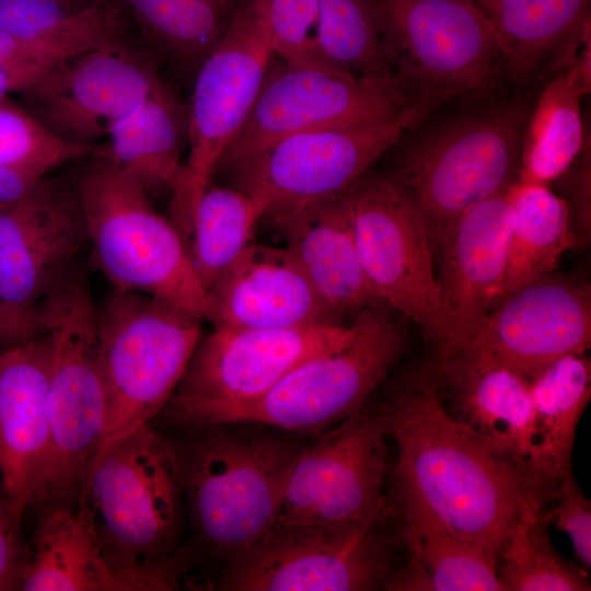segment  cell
I'll list each match as a JSON object with an SVG mask.
<instances>
[{
    "label": "cell",
    "instance_id": "6",
    "mask_svg": "<svg viewBox=\"0 0 591 591\" xmlns=\"http://www.w3.org/2000/svg\"><path fill=\"white\" fill-rule=\"evenodd\" d=\"M93 157L73 183L99 268L113 289L158 298L204 320L206 291L178 229L101 148Z\"/></svg>",
    "mask_w": 591,
    "mask_h": 591
},
{
    "label": "cell",
    "instance_id": "25",
    "mask_svg": "<svg viewBox=\"0 0 591 591\" xmlns=\"http://www.w3.org/2000/svg\"><path fill=\"white\" fill-rule=\"evenodd\" d=\"M466 1L496 35L514 84L563 70L590 32L591 0Z\"/></svg>",
    "mask_w": 591,
    "mask_h": 591
},
{
    "label": "cell",
    "instance_id": "10",
    "mask_svg": "<svg viewBox=\"0 0 591 591\" xmlns=\"http://www.w3.org/2000/svg\"><path fill=\"white\" fill-rule=\"evenodd\" d=\"M354 331L352 320L277 329L213 327L199 339L151 426L188 430L221 424L304 360L346 343Z\"/></svg>",
    "mask_w": 591,
    "mask_h": 591
},
{
    "label": "cell",
    "instance_id": "16",
    "mask_svg": "<svg viewBox=\"0 0 591 591\" xmlns=\"http://www.w3.org/2000/svg\"><path fill=\"white\" fill-rule=\"evenodd\" d=\"M341 194L371 289L385 308L417 324L433 347L440 298L422 221L382 175L367 172Z\"/></svg>",
    "mask_w": 591,
    "mask_h": 591
},
{
    "label": "cell",
    "instance_id": "1",
    "mask_svg": "<svg viewBox=\"0 0 591 591\" xmlns=\"http://www.w3.org/2000/svg\"><path fill=\"white\" fill-rule=\"evenodd\" d=\"M386 401V433L396 445L391 506L430 519L497 560L523 513L551 501L553 489L444 410L430 363Z\"/></svg>",
    "mask_w": 591,
    "mask_h": 591
},
{
    "label": "cell",
    "instance_id": "40",
    "mask_svg": "<svg viewBox=\"0 0 591 591\" xmlns=\"http://www.w3.org/2000/svg\"><path fill=\"white\" fill-rule=\"evenodd\" d=\"M63 61L0 27V76L13 84L15 92L33 89Z\"/></svg>",
    "mask_w": 591,
    "mask_h": 591
},
{
    "label": "cell",
    "instance_id": "17",
    "mask_svg": "<svg viewBox=\"0 0 591 591\" xmlns=\"http://www.w3.org/2000/svg\"><path fill=\"white\" fill-rule=\"evenodd\" d=\"M590 343V287L549 274L503 294L452 357L494 360L531 380Z\"/></svg>",
    "mask_w": 591,
    "mask_h": 591
},
{
    "label": "cell",
    "instance_id": "15",
    "mask_svg": "<svg viewBox=\"0 0 591 591\" xmlns=\"http://www.w3.org/2000/svg\"><path fill=\"white\" fill-rule=\"evenodd\" d=\"M386 421V398L368 402L303 445L273 528L368 520L383 512L389 507Z\"/></svg>",
    "mask_w": 591,
    "mask_h": 591
},
{
    "label": "cell",
    "instance_id": "46",
    "mask_svg": "<svg viewBox=\"0 0 591 591\" xmlns=\"http://www.w3.org/2000/svg\"><path fill=\"white\" fill-rule=\"evenodd\" d=\"M225 12L232 13L237 5V0H215Z\"/></svg>",
    "mask_w": 591,
    "mask_h": 591
},
{
    "label": "cell",
    "instance_id": "41",
    "mask_svg": "<svg viewBox=\"0 0 591 591\" xmlns=\"http://www.w3.org/2000/svg\"><path fill=\"white\" fill-rule=\"evenodd\" d=\"M21 520L0 482V591L20 590L26 553Z\"/></svg>",
    "mask_w": 591,
    "mask_h": 591
},
{
    "label": "cell",
    "instance_id": "8",
    "mask_svg": "<svg viewBox=\"0 0 591 591\" xmlns=\"http://www.w3.org/2000/svg\"><path fill=\"white\" fill-rule=\"evenodd\" d=\"M391 72L418 99L441 106L498 99L502 48L466 0H369Z\"/></svg>",
    "mask_w": 591,
    "mask_h": 591
},
{
    "label": "cell",
    "instance_id": "20",
    "mask_svg": "<svg viewBox=\"0 0 591 591\" xmlns=\"http://www.w3.org/2000/svg\"><path fill=\"white\" fill-rule=\"evenodd\" d=\"M157 77L152 63L115 43L63 61L22 94L56 135L95 146L146 100Z\"/></svg>",
    "mask_w": 591,
    "mask_h": 591
},
{
    "label": "cell",
    "instance_id": "42",
    "mask_svg": "<svg viewBox=\"0 0 591 591\" xmlns=\"http://www.w3.org/2000/svg\"><path fill=\"white\" fill-rule=\"evenodd\" d=\"M556 181L569 197L572 227L576 222L580 231L590 232V146L584 142L582 150L571 165Z\"/></svg>",
    "mask_w": 591,
    "mask_h": 591
},
{
    "label": "cell",
    "instance_id": "21",
    "mask_svg": "<svg viewBox=\"0 0 591 591\" xmlns=\"http://www.w3.org/2000/svg\"><path fill=\"white\" fill-rule=\"evenodd\" d=\"M213 327L277 329L346 323L283 246L253 242L206 292ZM351 322V321H350Z\"/></svg>",
    "mask_w": 591,
    "mask_h": 591
},
{
    "label": "cell",
    "instance_id": "30",
    "mask_svg": "<svg viewBox=\"0 0 591 591\" xmlns=\"http://www.w3.org/2000/svg\"><path fill=\"white\" fill-rule=\"evenodd\" d=\"M510 195L512 218L501 297L552 274L563 253L578 243L569 206L549 186L515 179Z\"/></svg>",
    "mask_w": 591,
    "mask_h": 591
},
{
    "label": "cell",
    "instance_id": "5",
    "mask_svg": "<svg viewBox=\"0 0 591 591\" xmlns=\"http://www.w3.org/2000/svg\"><path fill=\"white\" fill-rule=\"evenodd\" d=\"M50 344L49 443L45 470L30 505L77 508L99 455L107 398L99 360V317L82 262L36 305Z\"/></svg>",
    "mask_w": 591,
    "mask_h": 591
},
{
    "label": "cell",
    "instance_id": "38",
    "mask_svg": "<svg viewBox=\"0 0 591 591\" xmlns=\"http://www.w3.org/2000/svg\"><path fill=\"white\" fill-rule=\"evenodd\" d=\"M274 55L288 66L328 67L320 58L311 28L316 0H246ZM331 68V67H329Z\"/></svg>",
    "mask_w": 591,
    "mask_h": 591
},
{
    "label": "cell",
    "instance_id": "31",
    "mask_svg": "<svg viewBox=\"0 0 591 591\" xmlns=\"http://www.w3.org/2000/svg\"><path fill=\"white\" fill-rule=\"evenodd\" d=\"M584 354L561 357L531 379L536 430V472L554 488L570 470L576 431L591 396Z\"/></svg>",
    "mask_w": 591,
    "mask_h": 591
},
{
    "label": "cell",
    "instance_id": "9",
    "mask_svg": "<svg viewBox=\"0 0 591 591\" xmlns=\"http://www.w3.org/2000/svg\"><path fill=\"white\" fill-rule=\"evenodd\" d=\"M97 317L107 398L100 455L157 418L187 369L202 320L158 298L113 288Z\"/></svg>",
    "mask_w": 591,
    "mask_h": 591
},
{
    "label": "cell",
    "instance_id": "28",
    "mask_svg": "<svg viewBox=\"0 0 591 591\" xmlns=\"http://www.w3.org/2000/svg\"><path fill=\"white\" fill-rule=\"evenodd\" d=\"M590 62L578 59L554 74L534 101L522 138L517 179L549 186L586 142L580 103L590 92Z\"/></svg>",
    "mask_w": 591,
    "mask_h": 591
},
{
    "label": "cell",
    "instance_id": "47",
    "mask_svg": "<svg viewBox=\"0 0 591 591\" xmlns=\"http://www.w3.org/2000/svg\"><path fill=\"white\" fill-rule=\"evenodd\" d=\"M96 1H106V0H96Z\"/></svg>",
    "mask_w": 591,
    "mask_h": 591
},
{
    "label": "cell",
    "instance_id": "19",
    "mask_svg": "<svg viewBox=\"0 0 591 591\" xmlns=\"http://www.w3.org/2000/svg\"><path fill=\"white\" fill-rule=\"evenodd\" d=\"M511 184L468 209L439 245L440 333L432 347L434 364L445 362L462 347L501 297L512 218Z\"/></svg>",
    "mask_w": 591,
    "mask_h": 591
},
{
    "label": "cell",
    "instance_id": "13",
    "mask_svg": "<svg viewBox=\"0 0 591 591\" xmlns=\"http://www.w3.org/2000/svg\"><path fill=\"white\" fill-rule=\"evenodd\" d=\"M274 56L248 3L241 0L199 66L188 105L189 154L171 200L172 222L183 236L220 159L255 105Z\"/></svg>",
    "mask_w": 591,
    "mask_h": 591
},
{
    "label": "cell",
    "instance_id": "4",
    "mask_svg": "<svg viewBox=\"0 0 591 591\" xmlns=\"http://www.w3.org/2000/svg\"><path fill=\"white\" fill-rule=\"evenodd\" d=\"M534 102L514 95L468 104L407 130L384 176L440 245L473 206L517 179L524 128Z\"/></svg>",
    "mask_w": 591,
    "mask_h": 591
},
{
    "label": "cell",
    "instance_id": "24",
    "mask_svg": "<svg viewBox=\"0 0 591 591\" xmlns=\"http://www.w3.org/2000/svg\"><path fill=\"white\" fill-rule=\"evenodd\" d=\"M264 217L320 297L344 321L384 306L361 268L343 194Z\"/></svg>",
    "mask_w": 591,
    "mask_h": 591
},
{
    "label": "cell",
    "instance_id": "27",
    "mask_svg": "<svg viewBox=\"0 0 591 591\" xmlns=\"http://www.w3.org/2000/svg\"><path fill=\"white\" fill-rule=\"evenodd\" d=\"M188 121V105L158 76L146 100L109 128V146L101 151L150 196L172 193L184 171Z\"/></svg>",
    "mask_w": 591,
    "mask_h": 591
},
{
    "label": "cell",
    "instance_id": "34",
    "mask_svg": "<svg viewBox=\"0 0 591 591\" xmlns=\"http://www.w3.org/2000/svg\"><path fill=\"white\" fill-rule=\"evenodd\" d=\"M547 503L530 507L497 556L502 591H586L588 575L560 556L552 544Z\"/></svg>",
    "mask_w": 591,
    "mask_h": 591
},
{
    "label": "cell",
    "instance_id": "35",
    "mask_svg": "<svg viewBox=\"0 0 591 591\" xmlns=\"http://www.w3.org/2000/svg\"><path fill=\"white\" fill-rule=\"evenodd\" d=\"M144 35L178 61L200 66L232 13L215 0H126Z\"/></svg>",
    "mask_w": 591,
    "mask_h": 591
},
{
    "label": "cell",
    "instance_id": "22",
    "mask_svg": "<svg viewBox=\"0 0 591 591\" xmlns=\"http://www.w3.org/2000/svg\"><path fill=\"white\" fill-rule=\"evenodd\" d=\"M432 366L437 394L444 410L545 485L536 472L531 380L489 359L454 356Z\"/></svg>",
    "mask_w": 591,
    "mask_h": 591
},
{
    "label": "cell",
    "instance_id": "43",
    "mask_svg": "<svg viewBox=\"0 0 591 591\" xmlns=\"http://www.w3.org/2000/svg\"><path fill=\"white\" fill-rule=\"evenodd\" d=\"M42 333L36 309L26 311L0 303V351Z\"/></svg>",
    "mask_w": 591,
    "mask_h": 591
},
{
    "label": "cell",
    "instance_id": "45",
    "mask_svg": "<svg viewBox=\"0 0 591 591\" xmlns=\"http://www.w3.org/2000/svg\"><path fill=\"white\" fill-rule=\"evenodd\" d=\"M10 92H15L13 84L7 78L0 76V97L8 96Z\"/></svg>",
    "mask_w": 591,
    "mask_h": 591
},
{
    "label": "cell",
    "instance_id": "12",
    "mask_svg": "<svg viewBox=\"0 0 591 591\" xmlns=\"http://www.w3.org/2000/svg\"><path fill=\"white\" fill-rule=\"evenodd\" d=\"M437 108L422 102L387 119L299 131L225 173L265 216L339 195Z\"/></svg>",
    "mask_w": 591,
    "mask_h": 591
},
{
    "label": "cell",
    "instance_id": "18",
    "mask_svg": "<svg viewBox=\"0 0 591 591\" xmlns=\"http://www.w3.org/2000/svg\"><path fill=\"white\" fill-rule=\"evenodd\" d=\"M89 245L74 183L45 176L0 208V303L32 311Z\"/></svg>",
    "mask_w": 591,
    "mask_h": 591
},
{
    "label": "cell",
    "instance_id": "3",
    "mask_svg": "<svg viewBox=\"0 0 591 591\" xmlns=\"http://www.w3.org/2000/svg\"><path fill=\"white\" fill-rule=\"evenodd\" d=\"M177 442L193 566L199 551L232 560L275 524L291 466L304 445L294 433L234 421L185 430Z\"/></svg>",
    "mask_w": 591,
    "mask_h": 591
},
{
    "label": "cell",
    "instance_id": "2",
    "mask_svg": "<svg viewBox=\"0 0 591 591\" xmlns=\"http://www.w3.org/2000/svg\"><path fill=\"white\" fill-rule=\"evenodd\" d=\"M81 507L115 570L131 591L174 590L189 567L175 441L151 425L128 433L95 460Z\"/></svg>",
    "mask_w": 591,
    "mask_h": 591
},
{
    "label": "cell",
    "instance_id": "37",
    "mask_svg": "<svg viewBox=\"0 0 591 591\" xmlns=\"http://www.w3.org/2000/svg\"><path fill=\"white\" fill-rule=\"evenodd\" d=\"M99 147L56 135L31 111L0 97V164L38 177L63 164L93 155Z\"/></svg>",
    "mask_w": 591,
    "mask_h": 591
},
{
    "label": "cell",
    "instance_id": "32",
    "mask_svg": "<svg viewBox=\"0 0 591 591\" xmlns=\"http://www.w3.org/2000/svg\"><path fill=\"white\" fill-rule=\"evenodd\" d=\"M117 9L112 0H0V27L62 60L112 45Z\"/></svg>",
    "mask_w": 591,
    "mask_h": 591
},
{
    "label": "cell",
    "instance_id": "44",
    "mask_svg": "<svg viewBox=\"0 0 591 591\" xmlns=\"http://www.w3.org/2000/svg\"><path fill=\"white\" fill-rule=\"evenodd\" d=\"M44 177L0 164V208L24 199Z\"/></svg>",
    "mask_w": 591,
    "mask_h": 591
},
{
    "label": "cell",
    "instance_id": "23",
    "mask_svg": "<svg viewBox=\"0 0 591 591\" xmlns=\"http://www.w3.org/2000/svg\"><path fill=\"white\" fill-rule=\"evenodd\" d=\"M49 366L44 332L0 351V482L21 520L47 460Z\"/></svg>",
    "mask_w": 591,
    "mask_h": 591
},
{
    "label": "cell",
    "instance_id": "36",
    "mask_svg": "<svg viewBox=\"0 0 591 591\" xmlns=\"http://www.w3.org/2000/svg\"><path fill=\"white\" fill-rule=\"evenodd\" d=\"M315 49L323 62L355 77L391 76L369 0H316Z\"/></svg>",
    "mask_w": 591,
    "mask_h": 591
},
{
    "label": "cell",
    "instance_id": "11",
    "mask_svg": "<svg viewBox=\"0 0 591 591\" xmlns=\"http://www.w3.org/2000/svg\"><path fill=\"white\" fill-rule=\"evenodd\" d=\"M387 310L379 306L358 313L346 343L304 360L223 422H257L320 436L357 413L406 350V336Z\"/></svg>",
    "mask_w": 591,
    "mask_h": 591
},
{
    "label": "cell",
    "instance_id": "14",
    "mask_svg": "<svg viewBox=\"0 0 591 591\" xmlns=\"http://www.w3.org/2000/svg\"><path fill=\"white\" fill-rule=\"evenodd\" d=\"M422 102L427 101L418 99L393 74L355 77L329 67L286 65L274 73L269 71L215 174L232 170L289 135L387 119Z\"/></svg>",
    "mask_w": 591,
    "mask_h": 591
},
{
    "label": "cell",
    "instance_id": "39",
    "mask_svg": "<svg viewBox=\"0 0 591 591\" xmlns=\"http://www.w3.org/2000/svg\"><path fill=\"white\" fill-rule=\"evenodd\" d=\"M552 500L557 502L552 510L556 525L569 536L576 555L586 569H590L591 506L577 484L571 468L557 480Z\"/></svg>",
    "mask_w": 591,
    "mask_h": 591
},
{
    "label": "cell",
    "instance_id": "33",
    "mask_svg": "<svg viewBox=\"0 0 591 591\" xmlns=\"http://www.w3.org/2000/svg\"><path fill=\"white\" fill-rule=\"evenodd\" d=\"M264 206L231 186L209 184L199 197L185 234L194 271L207 292L254 242Z\"/></svg>",
    "mask_w": 591,
    "mask_h": 591
},
{
    "label": "cell",
    "instance_id": "29",
    "mask_svg": "<svg viewBox=\"0 0 591 591\" xmlns=\"http://www.w3.org/2000/svg\"><path fill=\"white\" fill-rule=\"evenodd\" d=\"M394 511L407 556L392 591H502L484 548L419 513Z\"/></svg>",
    "mask_w": 591,
    "mask_h": 591
},
{
    "label": "cell",
    "instance_id": "7",
    "mask_svg": "<svg viewBox=\"0 0 591 591\" xmlns=\"http://www.w3.org/2000/svg\"><path fill=\"white\" fill-rule=\"evenodd\" d=\"M390 505L368 520L270 529L229 561L220 589L234 591L392 590L406 560Z\"/></svg>",
    "mask_w": 591,
    "mask_h": 591
},
{
    "label": "cell",
    "instance_id": "26",
    "mask_svg": "<svg viewBox=\"0 0 591 591\" xmlns=\"http://www.w3.org/2000/svg\"><path fill=\"white\" fill-rule=\"evenodd\" d=\"M22 591H131L111 564L85 511H42L21 572Z\"/></svg>",
    "mask_w": 591,
    "mask_h": 591
}]
</instances>
